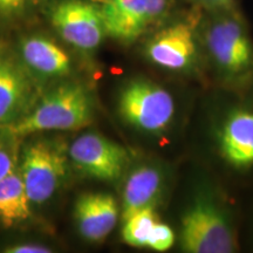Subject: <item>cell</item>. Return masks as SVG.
I'll return each mask as SVG.
<instances>
[{
  "label": "cell",
  "instance_id": "obj_7",
  "mask_svg": "<svg viewBox=\"0 0 253 253\" xmlns=\"http://www.w3.org/2000/svg\"><path fill=\"white\" fill-rule=\"evenodd\" d=\"M49 19L62 39L79 49H95L107 36L99 6L84 0H62L50 8Z\"/></svg>",
  "mask_w": 253,
  "mask_h": 253
},
{
  "label": "cell",
  "instance_id": "obj_8",
  "mask_svg": "<svg viewBox=\"0 0 253 253\" xmlns=\"http://www.w3.org/2000/svg\"><path fill=\"white\" fill-rule=\"evenodd\" d=\"M26 68L0 41V126L17 122L33 107L34 86Z\"/></svg>",
  "mask_w": 253,
  "mask_h": 253
},
{
  "label": "cell",
  "instance_id": "obj_13",
  "mask_svg": "<svg viewBox=\"0 0 253 253\" xmlns=\"http://www.w3.org/2000/svg\"><path fill=\"white\" fill-rule=\"evenodd\" d=\"M19 58L28 69L46 77H63L71 71V59L54 41L42 36H27L19 41Z\"/></svg>",
  "mask_w": 253,
  "mask_h": 253
},
{
  "label": "cell",
  "instance_id": "obj_14",
  "mask_svg": "<svg viewBox=\"0 0 253 253\" xmlns=\"http://www.w3.org/2000/svg\"><path fill=\"white\" fill-rule=\"evenodd\" d=\"M163 191L162 172L155 167L142 166L126 179L122 199V219L145 208H155Z\"/></svg>",
  "mask_w": 253,
  "mask_h": 253
},
{
  "label": "cell",
  "instance_id": "obj_11",
  "mask_svg": "<svg viewBox=\"0 0 253 253\" xmlns=\"http://www.w3.org/2000/svg\"><path fill=\"white\" fill-rule=\"evenodd\" d=\"M119 218L115 198L108 194H84L75 204L79 230L90 242H100L114 230Z\"/></svg>",
  "mask_w": 253,
  "mask_h": 253
},
{
  "label": "cell",
  "instance_id": "obj_9",
  "mask_svg": "<svg viewBox=\"0 0 253 253\" xmlns=\"http://www.w3.org/2000/svg\"><path fill=\"white\" fill-rule=\"evenodd\" d=\"M148 59L158 67L181 72L197 61V33L194 24L177 21L163 27L150 38L145 46Z\"/></svg>",
  "mask_w": 253,
  "mask_h": 253
},
{
  "label": "cell",
  "instance_id": "obj_3",
  "mask_svg": "<svg viewBox=\"0 0 253 253\" xmlns=\"http://www.w3.org/2000/svg\"><path fill=\"white\" fill-rule=\"evenodd\" d=\"M181 246L190 253H231L237 248L223 211L208 198H198L182 218Z\"/></svg>",
  "mask_w": 253,
  "mask_h": 253
},
{
  "label": "cell",
  "instance_id": "obj_18",
  "mask_svg": "<svg viewBox=\"0 0 253 253\" xmlns=\"http://www.w3.org/2000/svg\"><path fill=\"white\" fill-rule=\"evenodd\" d=\"M175 243V235L171 227L157 221L148 239V248L157 252H166Z\"/></svg>",
  "mask_w": 253,
  "mask_h": 253
},
{
  "label": "cell",
  "instance_id": "obj_12",
  "mask_svg": "<svg viewBox=\"0 0 253 253\" xmlns=\"http://www.w3.org/2000/svg\"><path fill=\"white\" fill-rule=\"evenodd\" d=\"M219 149L231 166L253 164V112L236 110L225 119L218 134Z\"/></svg>",
  "mask_w": 253,
  "mask_h": 253
},
{
  "label": "cell",
  "instance_id": "obj_17",
  "mask_svg": "<svg viewBox=\"0 0 253 253\" xmlns=\"http://www.w3.org/2000/svg\"><path fill=\"white\" fill-rule=\"evenodd\" d=\"M19 138L0 126V181L19 166Z\"/></svg>",
  "mask_w": 253,
  "mask_h": 253
},
{
  "label": "cell",
  "instance_id": "obj_5",
  "mask_svg": "<svg viewBox=\"0 0 253 253\" xmlns=\"http://www.w3.org/2000/svg\"><path fill=\"white\" fill-rule=\"evenodd\" d=\"M19 168L31 203L42 204L61 185L67 173V155L56 142H32L25 148Z\"/></svg>",
  "mask_w": 253,
  "mask_h": 253
},
{
  "label": "cell",
  "instance_id": "obj_4",
  "mask_svg": "<svg viewBox=\"0 0 253 253\" xmlns=\"http://www.w3.org/2000/svg\"><path fill=\"white\" fill-rule=\"evenodd\" d=\"M119 112L125 121L145 132L166 130L175 114L171 94L148 80H135L123 88Z\"/></svg>",
  "mask_w": 253,
  "mask_h": 253
},
{
  "label": "cell",
  "instance_id": "obj_15",
  "mask_svg": "<svg viewBox=\"0 0 253 253\" xmlns=\"http://www.w3.org/2000/svg\"><path fill=\"white\" fill-rule=\"evenodd\" d=\"M31 201L19 166L0 181V223L13 226L31 216Z\"/></svg>",
  "mask_w": 253,
  "mask_h": 253
},
{
  "label": "cell",
  "instance_id": "obj_20",
  "mask_svg": "<svg viewBox=\"0 0 253 253\" xmlns=\"http://www.w3.org/2000/svg\"><path fill=\"white\" fill-rule=\"evenodd\" d=\"M198 5L203 6L209 12L227 11L236 8V0H194Z\"/></svg>",
  "mask_w": 253,
  "mask_h": 253
},
{
  "label": "cell",
  "instance_id": "obj_6",
  "mask_svg": "<svg viewBox=\"0 0 253 253\" xmlns=\"http://www.w3.org/2000/svg\"><path fill=\"white\" fill-rule=\"evenodd\" d=\"M172 0H99L107 36L130 43L162 21Z\"/></svg>",
  "mask_w": 253,
  "mask_h": 253
},
{
  "label": "cell",
  "instance_id": "obj_2",
  "mask_svg": "<svg viewBox=\"0 0 253 253\" xmlns=\"http://www.w3.org/2000/svg\"><path fill=\"white\" fill-rule=\"evenodd\" d=\"M201 36L214 66L229 79L244 77L253 68V41L236 8L210 12Z\"/></svg>",
  "mask_w": 253,
  "mask_h": 253
},
{
  "label": "cell",
  "instance_id": "obj_1",
  "mask_svg": "<svg viewBox=\"0 0 253 253\" xmlns=\"http://www.w3.org/2000/svg\"><path fill=\"white\" fill-rule=\"evenodd\" d=\"M93 120V101L79 84H63L47 93L17 122L1 126L18 137L42 131L78 130Z\"/></svg>",
  "mask_w": 253,
  "mask_h": 253
},
{
  "label": "cell",
  "instance_id": "obj_10",
  "mask_svg": "<svg viewBox=\"0 0 253 253\" xmlns=\"http://www.w3.org/2000/svg\"><path fill=\"white\" fill-rule=\"evenodd\" d=\"M69 157L81 171L103 181H115L128 162L125 148L99 134H84L73 142Z\"/></svg>",
  "mask_w": 253,
  "mask_h": 253
},
{
  "label": "cell",
  "instance_id": "obj_21",
  "mask_svg": "<svg viewBox=\"0 0 253 253\" xmlns=\"http://www.w3.org/2000/svg\"><path fill=\"white\" fill-rule=\"evenodd\" d=\"M4 252L7 253H48L50 250L46 246L38 244H18L5 248Z\"/></svg>",
  "mask_w": 253,
  "mask_h": 253
},
{
  "label": "cell",
  "instance_id": "obj_16",
  "mask_svg": "<svg viewBox=\"0 0 253 253\" xmlns=\"http://www.w3.org/2000/svg\"><path fill=\"white\" fill-rule=\"evenodd\" d=\"M122 229L123 240L134 248H144L148 239L157 223V217L154 208H145L126 219Z\"/></svg>",
  "mask_w": 253,
  "mask_h": 253
},
{
  "label": "cell",
  "instance_id": "obj_19",
  "mask_svg": "<svg viewBox=\"0 0 253 253\" xmlns=\"http://www.w3.org/2000/svg\"><path fill=\"white\" fill-rule=\"evenodd\" d=\"M31 0H0V23L8 24L18 19Z\"/></svg>",
  "mask_w": 253,
  "mask_h": 253
}]
</instances>
